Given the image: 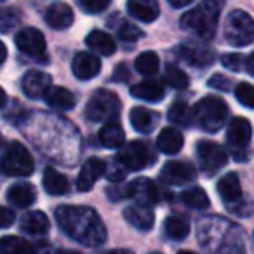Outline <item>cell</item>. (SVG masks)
<instances>
[{
	"instance_id": "cell-1",
	"label": "cell",
	"mask_w": 254,
	"mask_h": 254,
	"mask_svg": "<svg viewBox=\"0 0 254 254\" xmlns=\"http://www.w3.org/2000/svg\"><path fill=\"white\" fill-rule=\"evenodd\" d=\"M56 221L70 239L82 246L98 247L106 240L105 223L92 207L61 205L56 209Z\"/></svg>"
},
{
	"instance_id": "cell-2",
	"label": "cell",
	"mask_w": 254,
	"mask_h": 254,
	"mask_svg": "<svg viewBox=\"0 0 254 254\" xmlns=\"http://www.w3.org/2000/svg\"><path fill=\"white\" fill-rule=\"evenodd\" d=\"M219 12H221V2L219 0H202L197 7L185 12L181 18V28L191 32L200 39H212L218 26Z\"/></svg>"
},
{
	"instance_id": "cell-3",
	"label": "cell",
	"mask_w": 254,
	"mask_h": 254,
	"mask_svg": "<svg viewBox=\"0 0 254 254\" xmlns=\"http://www.w3.org/2000/svg\"><path fill=\"white\" fill-rule=\"evenodd\" d=\"M193 122L205 132H218L226 122L228 106L218 96H205L191 110Z\"/></svg>"
},
{
	"instance_id": "cell-4",
	"label": "cell",
	"mask_w": 254,
	"mask_h": 254,
	"mask_svg": "<svg viewBox=\"0 0 254 254\" xmlns=\"http://www.w3.org/2000/svg\"><path fill=\"white\" fill-rule=\"evenodd\" d=\"M0 169H2L4 174H7V176L26 178L33 173L35 164H33V159L28 150H26V146H23L18 141H12L9 143L7 148L2 153Z\"/></svg>"
},
{
	"instance_id": "cell-5",
	"label": "cell",
	"mask_w": 254,
	"mask_h": 254,
	"mask_svg": "<svg viewBox=\"0 0 254 254\" xmlns=\"http://www.w3.org/2000/svg\"><path fill=\"white\" fill-rule=\"evenodd\" d=\"M120 99L115 92L99 89L85 105V117L92 122H112L120 113Z\"/></svg>"
},
{
	"instance_id": "cell-6",
	"label": "cell",
	"mask_w": 254,
	"mask_h": 254,
	"mask_svg": "<svg viewBox=\"0 0 254 254\" xmlns=\"http://www.w3.org/2000/svg\"><path fill=\"white\" fill-rule=\"evenodd\" d=\"M225 39L233 47L251 46L254 40V23L247 12L232 11L226 18Z\"/></svg>"
},
{
	"instance_id": "cell-7",
	"label": "cell",
	"mask_w": 254,
	"mask_h": 254,
	"mask_svg": "<svg viewBox=\"0 0 254 254\" xmlns=\"http://www.w3.org/2000/svg\"><path fill=\"white\" fill-rule=\"evenodd\" d=\"M251 122L244 117H235L228 124V131H226V141H228L230 152L233 153L237 160H247L246 150L251 143Z\"/></svg>"
},
{
	"instance_id": "cell-8",
	"label": "cell",
	"mask_w": 254,
	"mask_h": 254,
	"mask_svg": "<svg viewBox=\"0 0 254 254\" xmlns=\"http://www.w3.org/2000/svg\"><path fill=\"white\" fill-rule=\"evenodd\" d=\"M117 160L124 169L129 171H141L153 162V153L150 152V146L143 141H131L122 148Z\"/></svg>"
},
{
	"instance_id": "cell-9",
	"label": "cell",
	"mask_w": 254,
	"mask_h": 254,
	"mask_svg": "<svg viewBox=\"0 0 254 254\" xmlns=\"http://www.w3.org/2000/svg\"><path fill=\"white\" fill-rule=\"evenodd\" d=\"M117 193H120L119 198H134L138 205H145V207H150L159 202V190L155 183L148 178H136L124 190H117Z\"/></svg>"
},
{
	"instance_id": "cell-10",
	"label": "cell",
	"mask_w": 254,
	"mask_h": 254,
	"mask_svg": "<svg viewBox=\"0 0 254 254\" xmlns=\"http://www.w3.org/2000/svg\"><path fill=\"white\" fill-rule=\"evenodd\" d=\"M198 166L205 174H214L226 164V152L214 141L202 139L197 143Z\"/></svg>"
},
{
	"instance_id": "cell-11",
	"label": "cell",
	"mask_w": 254,
	"mask_h": 254,
	"mask_svg": "<svg viewBox=\"0 0 254 254\" xmlns=\"http://www.w3.org/2000/svg\"><path fill=\"white\" fill-rule=\"evenodd\" d=\"M16 47L30 58H40L46 53V39L37 28H21L14 39Z\"/></svg>"
},
{
	"instance_id": "cell-12",
	"label": "cell",
	"mask_w": 254,
	"mask_h": 254,
	"mask_svg": "<svg viewBox=\"0 0 254 254\" xmlns=\"http://www.w3.org/2000/svg\"><path fill=\"white\" fill-rule=\"evenodd\" d=\"M197 176V171L193 166L188 162H181V160H171L160 171V178L169 185H185L190 183Z\"/></svg>"
},
{
	"instance_id": "cell-13",
	"label": "cell",
	"mask_w": 254,
	"mask_h": 254,
	"mask_svg": "<svg viewBox=\"0 0 254 254\" xmlns=\"http://www.w3.org/2000/svg\"><path fill=\"white\" fill-rule=\"evenodd\" d=\"M51 78L49 73L46 71H40V70H30L25 73L21 80V89L28 98L32 99H40L44 98V94L47 92V89L51 87Z\"/></svg>"
},
{
	"instance_id": "cell-14",
	"label": "cell",
	"mask_w": 254,
	"mask_h": 254,
	"mask_svg": "<svg viewBox=\"0 0 254 254\" xmlns=\"http://www.w3.org/2000/svg\"><path fill=\"white\" fill-rule=\"evenodd\" d=\"M71 70L73 75L80 80L94 78L101 71V60L96 54L91 53H78L71 61Z\"/></svg>"
},
{
	"instance_id": "cell-15",
	"label": "cell",
	"mask_w": 254,
	"mask_h": 254,
	"mask_svg": "<svg viewBox=\"0 0 254 254\" xmlns=\"http://www.w3.org/2000/svg\"><path fill=\"white\" fill-rule=\"evenodd\" d=\"M106 171V164L103 162L101 159H89L87 162L82 166L80 173H78L77 178V188L80 191H89L92 187H94L96 181L101 178V174H105Z\"/></svg>"
},
{
	"instance_id": "cell-16",
	"label": "cell",
	"mask_w": 254,
	"mask_h": 254,
	"mask_svg": "<svg viewBox=\"0 0 254 254\" xmlns=\"http://www.w3.org/2000/svg\"><path fill=\"white\" fill-rule=\"evenodd\" d=\"M218 193L228 207L242 202V187L237 173H228L218 181Z\"/></svg>"
},
{
	"instance_id": "cell-17",
	"label": "cell",
	"mask_w": 254,
	"mask_h": 254,
	"mask_svg": "<svg viewBox=\"0 0 254 254\" xmlns=\"http://www.w3.org/2000/svg\"><path fill=\"white\" fill-rule=\"evenodd\" d=\"M124 218L129 225H132L134 228L141 230V232H148L152 230L153 223H155V216L150 207L145 205H129L124 209Z\"/></svg>"
},
{
	"instance_id": "cell-18",
	"label": "cell",
	"mask_w": 254,
	"mask_h": 254,
	"mask_svg": "<svg viewBox=\"0 0 254 254\" xmlns=\"http://www.w3.org/2000/svg\"><path fill=\"white\" fill-rule=\"evenodd\" d=\"M46 21L53 30H66L73 23V9L68 4L58 2L47 9Z\"/></svg>"
},
{
	"instance_id": "cell-19",
	"label": "cell",
	"mask_w": 254,
	"mask_h": 254,
	"mask_svg": "<svg viewBox=\"0 0 254 254\" xmlns=\"http://www.w3.org/2000/svg\"><path fill=\"white\" fill-rule=\"evenodd\" d=\"M127 9L136 19L143 23H152L159 18L160 7L157 0H127Z\"/></svg>"
},
{
	"instance_id": "cell-20",
	"label": "cell",
	"mask_w": 254,
	"mask_h": 254,
	"mask_svg": "<svg viewBox=\"0 0 254 254\" xmlns=\"http://www.w3.org/2000/svg\"><path fill=\"white\" fill-rule=\"evenodd\" d=\"M178 51H180V56L193 66H207L212 61V51L202 44H183Z\"/></svg>"
},
{
	"instance_id": "cell-21",
	"label": "cell",
	"mask_w": 254,
	"mask_h": 254,
	"mask_svg": "<svg viewBox=\"0 0 254 254\" xmlns=\"http://www.w3.org/2000/svg\"><path fill=\"white\" fill-rule=\"evenodd\" d=\"M131 124L138 132H143V134H148L155 129L157 122H159V115L155 112L148 108H143V106H134L131 110Z\"/></svg>"
},
{
	"instance_id": "cell-22",
	"label": "cell",
	"mask_w": 254,
	"mask_h": 254,
	"mask_svg": "<svg viewBox=\"0 0 254 254\" xmlns=\"http://www.w3.org/2000/svg\"><path fill=\"white\" fill-rule=\"evenodd\" d=\"M46 103L54 110H60V112H68L75 106V98L68 89L58 87V85H51L47 89V92L44 94Z\"/></svg>"
},
{
	"instance_id": "cell-23",
	"label": "cell",
	"mask_w": 254,
	"mask_h": 254,
	"mask_svg": "<svg viewBox=\"0 0 254 254\" xmlns=\"http://www.w3.org/2000/svg\"><path fill=\"white\" fill-rule=\"evenodd\" d=\"M183 143L185 138L178 129L166 127V129L160 131L159 138H157V148L162 153H166V155H174V153H178L183 148Z\"/></svg>"
},
{
	"instance_id": "cell-24",
	"label": "cell",
	"mask_w": 254,
	"mask_h": 254,
	"mask_svg": "<svg viewBox=\"0 0 254 254\" xmlns=\"http://www.w3.org/2000/svg\"><path fill=\"white\" fill-rule=\"evenodd\" d=\"M7 200L16 207H28L37 200V190L30 183H16L7 190Z\"/></svg>"
},
{
	"instance_id": "cell-25",
	"label": "cell",
	"mask_w": 254,
	"mask_h": 254,
	"mask_svg": "<svg viewBox=\"0 0 254 254\" xmlns=\"http://www.w3.org/2000/svg\"><path fill=\"white\" fill-rule=\"evenodd\" d=\"M85 44H87V47L92 53L101 54V56H112L117 49L115 40H113L108 33L101 32V30H92V32L85 37Z\"/></svg>"
},
{
	"instance_id": "cell-26",
	"label": "cell",
	"mask_w": 254,
	"mask_h": 254,
	"mask_svg": "<svg viewBox=\"0 0 254 254\" xmlns=\"http://www.w3.org/2000/svg\"><path fill=\"white\" fill-rule=\"evenodd\" d=\"M131 94L138 99H143V101L157 103L164 99V85L157 80H145L132 85Z\"/></svg>"
},
{
	"instance_id": "cell-27",
	"label": "cell",
	"mask_w": 254,
	"mask_h": 254,
	"mask_svg": "<svg viewBox=\"0 0 254 254\" xmlns=\"http://www.w3.org/2000/svg\"><path fill=\"white\" fill-rule=\"evenodd\" d=\"M21 230L28 235H46L49 232V219L42 211L26 212L21 218Z\"/></svg>"
},
{
	"instance_id": "cell-28",
	"label": "cell",
	"mask_w": 254,
	"mask_h": 254,
	"mask_svg": "<svg viewBox=\"0 0 254 254\" xmlns=\"http://www.w3.org/2000/svg\"><path fill=\"white\" fill-rule=\"evenodd\" d=\"M99 143L106 148H119L126 141V132L120 127V124H117L115 120L112 122H105V126L99 131Z\"/></svg>"
},
{
	"instance_id": "cell-29",
	"label": "cell",
	"mask_w": 254,
	"mask_h": 254,
	"mask_svg": "<svg viewBox=\"0 0 254 254\" xmlns=\"http://www.w3.org/2000/svg\"><path fill=\"white\" fill-rule=\"evenodd\" d=\"M44 188H46V191L49 195H64L68 193V190H70V183H68L66 176H63L61 173H58L56 169H53V167H47L46 171H44Z\"/></svg>"
},
{
	"instance_id": "cell-30",
	"label": "cell",
	"mask_w": 254,
	"mask_h": 254,
	"mask_svg": "<svg viewBox=\"0 0 254 254\" xmlns=\"http://www.w3.org/2000/svg\"><path fill=\"white\" fill-rule=\"evenodd\" d=\"M0 254H37L32 244L16 235H7L0 239Z\"/></svg>"
},
{
	"instance_id": "cell-31",
	"label": "cell",
	"mask_w": 254,
	"mask_h": 254,
	"mask_svg": "<svg viewBox=\"0 0 254 254\" xmlns=\"http://www.w3.org/2000/svg\"><path fill=\"white\" fill-rule=\"evenodd\" d=\"M164 230L166 235L173 240H183L190 233V223L183 218V216H169L164 221Z\"/></svg>"
},
{
	"instance_id": "cell-32",
	"label": "cell",
	"mask_w": 254,
	"mask_h": 254,
	"mask_svg": "<svg viewBox=\"0 0 254 254\" xmlns=\"http://www.w3.org/2000/svg\"><path fill=\"white\" fill-rule=\"evenodd\" d=\"M160 61L159 56H157L153 51H146V53H141L138 58H136L134 68L138 70V73L146 75V77H152L159 71Z\"/></svg>"
},
{
	"instance_id": "cell-33",
	"label": "cell",
	"mask_w": 254,
	"mask_h": 254,
	"mask_svg": "<svg viewBox=\"0 0 254 254\" xmlns=\"http://www.w3.org/2000/svg\"><path fill=\"white\" fill-rule=\"evenodd\" d=\"M181 202L191 209H207L209 207V197L202 188H188L181 193Z\"/></svg>"
},
{
	"instance_id": "cell-34",
	"label": "cell",
	"mask_w": 254,
	"mask_h": 254,
	"mask_svg": "<svg viewBox=\"0 0 254 254\" xmlns=\"http://www.w3.org/2000/svg\"><path fill=\"white\" fill-rule=\"evenodd\" d=\"M169 120L176 126L181 127H191L193 126V115H191V110L188 108V105L185 103H174L169 108V113H167Z\"/></svg>"
},
{
	"instance_id": "cell-35",
	"label": "cell",
	"mask_w": 254,
	"mask_h": 254,
	"mask_svg": "<svg viewBox=\"0 0 254 254\" xmlns=\"http://www.w3.org/2000/svg\"><path fill=\"white\" fill-rule=\"evenodd\" d=\"M164 80L173 89H185L188 85V75L178 66H171L169 64L166 68V73H164Z\"/></svg>"
},
{
	"instance_id": "cell-36",
	"label": "cell",
	"mask_w": 254,
	"mask_h": 254,
	"mask_svg": "<svg viewBox=\"0 0 254 254\" xmlns=\"http://www.w3.org/2000/svg\"><path fill=\"white\" fill-rule=\"evenodd\" d=\"M19 21H21L19 11L12 7L0 9V32H11L14 26H18Z\"/></svg>"
},
{
	"instance_id": "cell-37",
	"label": "cell",
	"mask_w": 254,
	"mask_h": 254,
	"mask_svg": "<svg viewBox=\"0 0 254 254\" xmlns=\"http://www.w3.org/2000/svg\"><path fill=\"white\" fill-rule=\"evenodd\" d=\"M235 96L246 108H254V87L249 82H240L235 87Z\"/></svg>"
},
{
	"instance_id": "cell-38",
	"label": "cell",
	"mask_w": 254,
	"mask_h": 254,
	"mask_svg": "<svg viewBox=\"0 0 254 254\" xmlns=\"http://www.w3.org/2000/svg\"><path fill=\"white\" fill-rule=\"evenodd\" d=\"M119 37L124 40V42H136L143 37V32L138 28V26L131 25V23H124L122 26H119Z\"/></svg>"
},
{
	"instance_id": "cell-39",
	"label": "cell",
	"mask_w": 254,
	"mask_h": 254,
	"mask_svg": "<svg viewBox=\"0 0 254 254\" xmlns=\"http://www.w3.org/2000/svg\"><path fill=\"white\" fill-rule=\"evenodd\" d=\"M78 4L89 14H99L110 7L112 0H78Z\"/></svg>"
},
{
	"instance_id": "cell-40",
	"label": "cell",
	"mask_w": 254,
	"mask_h": 254,
	"mask_svg": "<svg viewBox=\"0 0 254 254\" xmlns=\"http://www.w3.org/2000/svg\"><path fill=\"white\" fill-rule=\"evenodd\" d=\"M246 61V58H242V54H225L221 58L223 66H226L232 71H240L242 70V64Z\"/></svg>"
},
{
	"instance_id": "cell-41",
	"label": "cell",
	"mask_w": 254,
	"mask_h": 254,
	"mask_svg": "<svg viewBox=\"0 0 254 254\" xmlns=\"http://www.w3.org/2000/svg\"><path fill=\"white\" fill-rule=\"evenodd\" d=\"M209 87H212V89H218V91H230V87H232V80H230L228 77H225V75H221V73H216V75H212L211 78H209Z\"/></svg>"
},
{
	"instance_id": "cell-42",
	"label": "cell",
	"mask_w": 254,
	"mask_h": 254,
	"mask_svg": "<svg viewBox=\"0 0 254 254\" xmlns=\"http://www.w3.org/2000/svg\"><path fill=\"white\" fill-rule=\"evenodd\" d=\"M16 216L11 209L7 207H0V228H7L14 223Z\"/></svg>"
},
{
	"instance_id": "cell-43",
	"label": "cell",
	"mask_w": 254,
	"mask_h": 254,
	"mask_svg": "<svg viewBox=\"0 0 254 254\" xmlns=\"http://www.w3.org/2000/svg\"><path fill=\"white\" fill-rule=\"evenodd\" d=\"M117 162H119V160H117ZM124 178H126V169L120 166V162H119V166H112V169L108 171L110 181H122Z\"/></svg>"
},
{
	"instance_id": "cell-44",
	"label": "cell",
	"mask_w": 254,
	"mask_h": 254,
	"mask_svg": "<svg viewBox=\"0 0 254 254\" xmlns=\"http://www.w3.org/2000/svg\"><path fill=\"white\" fill-rule=\"evenodd\" d=\"M129 70H127V66L126 64H120L119 68H117V73H113V80H117V82H127L129 80Z\"/></svg>"
},
{
	"instance_id": "cell-45",
	"label": "cell",
	"mask_w": 254,
	"mask_h": 254,
	"mask_svg": "<svg viewBox=\"0 0 254 254\" xmlns=\"http://www.w3.org/2000/svg\"><path fill=\"white\" fill-rule=\"evenodd\" d=\"M246 70H247V73L249 75H254V54H249V56L246 58Z\"/></svg>"
},
{
	"instance_id": "cell-46",
	"label": "cell",
	"mask_w": 254,
	"mask_h": 254,
	"mask_svg": "<svg viewBox=\"0 0 254 254\" xmlns=\"http://www.w3.org/2000/svg\"><path fill=\"white\" fill-rule=\"evenodd\" d=\"M193 0H169V4L173 5V7H185V5L191 4Z\"/></svg>"
},
{
	"instance_id": "cell-47",
	"label": "cell",
	"mask_w": 254,
	"mask_h": 254,
	"mask_svg": "<svg viewBox=\"0 0 254 254\" xmlns=\"http://www.w3.org/2000/svg\"><path fill=\"white\" fill-rule=\"evenodd\" d=\"M5 58H7V47H5V46H4V42L0 40V64L4 63Z\"/></svg>"
},
{
	"instance_id": "cell-48",
	"label": "cell",
	"mask_w": 254,
	"mask_h": 254,
	"mask_svg": "<svg viewBox=\"0 0 254 254\" xmlns=\"http://www.w3.org/2000/svg\"><path fill=\"white\" fill-rule=\"evenodd\" d=\"M5 103H7V94H5V91L2 87H0V110L4 108Z\"/></svg>"
},
{
	"instance_id": "cell-49",
	"label": "cell",
	"mask_w": 254,
	"mask_h": 254,
	"mask_svg": "<svg viewBox=\"0 0 254 254\" xmlns=\"http://www.w3.org/2000/svg\"><path fill=\"white\" fill-rule=\"evenodd\" d=\"M108 254H132V253L127 249H115V251H110Z\"/></svg>"
},
{
	"instance_id": "cell-50",
	"label": "cell",
	"mask_w": 254,
	"mask_h": 254,
	"mask_svg": "<svg viewBox=\"0 0 254 254\" xmlns=\"http://www.w3.org/2000/svg\"><path fill=\"white\" fill-rule=\"evenodd\" d=\"M178 254H195V253H191V251H181V253H178Z\"/></svg>"
},
{
	"instance_id": "cell-51",
	"label": "cell",
	"mask_w": 254,
	"mask_h": 254,
	"mask_svg": "<svg viewBox=\"0 0 254 254\" xmlns=\"http://www.w3.org/2000/svg\"><path fill=\"white\" fill-rule=\"evenodd\" d=\"M0 146H2V136H0Z\"/></svg>"
},
{
	"instance_id": "cell-52",
	"label": "cell",
	"mask_w": 254,
	"mask_h": 254,
	"mask_svg": "<svg viewBox=\"0 0 254 254\" xmlns=\"http://www.w3.org/2000/svg\"><path fill=\"white\" fill-rule=\"evenodd\" d=\"M152 254H160V253H152Z\"/></svg>"
},
{
	"instance_id": "cell-53",
	"label": "cell",
	"mask_w": 254,
	"mask_h": 254,
	"mask_svg": "<svg viewBox=\"0 0 254 254\" xmlns=\"http://www.w3.org/2000/svg\"><path fill=\"white\" fill-rule=\"evenodd\" d=\"M0 2H4V0H0Z\"/></svg>"
}]
</instances>
